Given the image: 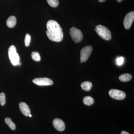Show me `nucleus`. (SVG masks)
<instances>
[{
	"instance_id": "1",
	"label": "nucleus",
	"mask_w": 134,
	"mask_h": 134,
	"mask_svg": "<svg viewBox=\"0 0 134 134\" xmlns=\"http://www.w3.org/2000/svg\"><path fill=\"white\" fill-rule=\"evenodd\" d=\"M96 31L98 34L103 39L110 40L111 39V34L108 28L104 25H99L96 26Z\"/></svg>"
},
{
	"instance_id": "2",
	"label": "nucleus",
	"mask_w": 134,
	"mask_h": 134,
	"mask_svg": "<svg viewBox=\"0 0 134 134\" xmlns=\"http://www.w3.org/2000/svg\"><path fill=\"white\" fill-rule=\"evenodd\" d=\"M8 55L12 65L14 66L18 65L20 60V57L16 52L15 46L12 45L8 49Z\"/></svg>"
},
{
	"instance_id": "3",
	"label": "nucleus",
	"mask_w": 134,
	"mask_h": 134,
	"mask_svg": "<svg viewBox=\"0 0 134 134\" xmlns=\"http://www.w3.org/2000/svg\"><path fill=\"white\" fill-rule=\"evenodd\" d=\"M46 34L50 40L55 42H60L62 41L63 38V33L61 30L53 32L47 31Z\"/></svg>"
},
{
	"instance_id": "4",
	"label": "nucleus",
	"mask_w": 134,
	"mask_h": 134,
	"mask_svg": "<svg viewBox=\"0 0 134 134\" xmlns=\"http://www.w3.org/2000/svg\"><path fill=\"white\" fill-rule=\"evenodd\" d=\"M70 34L72 39L77 43L82 41L83 38L82 31L74 27H72L70 29Z\"/></svg>"
},
{
	"instance_id": "5",
	"label": "nucleus",
	"mask_w": 134,
	"mask_h": 134,
	"mask_svg": "<svg viewBox=\"0 0 134 134\" xmlns=\"http://www.w3.org/2000/svg\"><path fill=\"white\" fill-rule=\"evenodd\" d=\"M92 50V47L91 46H86L82 48L80 52L81 63L85 62L87 60L91 54Z\"/></svg>"
},
{
	"instance_id": "6",
	"label": "nucleus",
	"mask_w": 134,
	"mask_h": 134,
	"mask_svg": "<svg viewBox=\"0 0 134 134\" xmlns=\"http://www.w3.org/2000/svg\"><path fill=\"white\" fill-rule=\"evenodd\" d=\"M109 94L112 98L117 100H122L126 97V94L122 91L116 89H111L109 92Z\"/></svg>"
},
{
	"instance_id": "7",
	"label": "nucleus",
	"mask_w": 134,
	"mask_h": 134,
	"mask_svg": "<svg viewBox=\"0 0 134 134\" xmlns=\"http://www.w3.org/2000/svg\"><path fill=\"white\" fill-rule=\"evenodd\" d=\"M134 19V12L131 11L125 16L123 21V25L125 29L128 30L131 27Z\"/></svg>"
},
{
	"instance_id": "8",
	"label": "nucleus",
	"mask_w": 134,
	"mask_h": 134,
	"mask_svg": "<svg viewBox=\"0 0 134 134\" xmlns=\"http://www.w3.org/2000/svg\"><path fill=\"white\" fill-rule=\"evenodd\" d=\"M33 82L40 86H48L52 85L53 83L52 80L47 77H40L33 79Z\"/></svg>"
},
{
	"instance_id": "9",
	"label": "nucleus",
	"mask_w": 134,
	"mask_h": 134,
	"mask_svg": "<svg viewBox=\"0 0 134 134\" xmlns=\"http://www.w3.org/2000/svg\"><path fill=\"white\" fill-rule=\"evenodd\" d=\"M47 28L48 31L53 32L56 31H62V29L60 25L56 21L53 20H50L47 23Z\"/></svg>"
},
{
	"instance_id": "10",
	"label": "nucleus",
	"mask_w": 134,
	"mask_h": 134,
	"mask_svg": "<svg viewBox=\"0 0 134 134\" xmlns=\"http://www.w3.org/2000/svg\"><path fill=\"white\" fill-rule=\"evenodd\" d=\"M53 125L55 129L60 132H62L65 130V123L62 120L59 119H55L53 121Z\"/></svg>"
},
{
	"instance_id": "11",
	"label": "nucleus",
	"mask_w": 134,
	"mask_h": 134,
	"mask_svg": "<svg viewBox=\"0 0 134 134\" xmlns=\"http://www.w3.org/2000/svg\"><path fill=\"white\" fill-rule=\"evenodd\" d=\"M19 108L22 113L26 116H29L30 114L31 111L29 106L26 103L21 102L19 104Z\"/></svg>"
},
{
	"instance_id": "12",
	"label": "nucleus",
	"mask_w": 134,
	"mask_h": 134,
	"mask_svg": "<svg viewBox=\"0 0 134 134\" xmlns=\"http://www.w3.org/2000/svg\"><path fill=\"white\" fill-rule=\"evenodd\" d=\"M16 24V18L14 16L9 17L7 21V24L9 28L14 27Z\"/></svg>"
},
{
	"instance_id": "13",
	"label": "nucleus",
	"mask_w": 134,
	"mask_h": 134,
	"mask_svg": "<svg viewBox=\"0 0 134 134\" xmlns=\"http://www.w3.org/2000/svg\"><path fill=\"white\" fill-rule=\"evenodd\" d=\"M132 78V76L129 74H123L121 75L119 77L120 81L122 82H127L130 81Z\"/></svg>"
},
{
	"instance_id": "14",
	"label": "nucleus",
	"mask_w": 134,
	"mask_h": 134,
	"mask_svg": "<svg viewBox=\"0 0 134 134\" xmlns=\"http://www.w3.org/2000/svg\"><path fill=\"white\" fill-rule=\"evenodd\" d=\"M81 86L83 90L86 91H90L91 90L92 83L90 82H85L81 84Z\"/></svg>"
},
{
	"instance_id": "15",
	"label": "nucleus",
	"mask_w": 134,
	"mask_h": 134,
	"mask_svg": "<svg viewBox=\"0 0 134 134\" xmlns=\"http://www.w3.org/2000/svg\"><path fill=\"white\" fill-rule=\"evenodd\" d=\"M94 99L91 96H86L83 98V102L85 104L87 105H91L94 103Z\"/></svg>"
},
{
	"instance_id": "16",
	"label": "nucleus",
	"mask_w": 134,
	"mask_h": 134,
	"mask_svg": "<svg viewBox=\"0 0 134 134\" xmlns=\"http://www.w3.org/2000/svg\"><path fill=\"white\" fill-rule=\"evenodd\" d=\"M5 122L9 127L12 130H15L16 129V126L14 122H12L11 119L9 118H7L5 119Z\"/></svg>"
},
{
	"instance_id": "17",
	"label": "nucleus",
	"mask_w": 134,
	"mask_h": 134,
	"mask_svg": "<svg viewBox=\"0 0 134 134\" xmlns=\"http://www.w3.org/2000/svg\"><path fill=\"white\" fill-rule=\"evenodd\" d=\"M31 57L32 59L35 61L39 62L41 60L40 54L37 52H33L31 53Z\"/></svg>"
},
{
	"instance_id": "18",
	"label": "nucleus",
	"mask_w": 134,
	"mask_h": 134,
	"mask_svg": "<svg viewBox=\"0 0 134 134\" xmlns=\"http://www.w3.org/2000/svg\"><path fill=\"white\" fill-rule=\"evenodd\" d=\"M47 1L49 5L52 7H57L59 4L58 0H47Z\"/></svg>"
},
{
	"instance_id": "19",
	"label": "nucleus",
	"mask_w": 134,
	"mask_h": 134,
	"mask_svg": "<svg viewBox=\"0 0 134 134\" xmlns=\"http://www.w3.org/2000/svg\"><path fill=\"white\" fill-rule=\"evenodd\" d=\"M31 41V37L30 35L29 34H27L25 36V46L29 47L30 46Z\"/></svg>"
},
{
	"instance_id": "20",
	"label": "nucleus",
	"mask_w": 134,
	"mask_h": 134,
	"mask_svg": "<svg viewBox=\"0 0 134 134\" xmlns=\"http://www.w3.org/2000/svg\"><path fill=\"white\" fill-rule=\"evenodd\" d=\"M6 103V97L5 93L2 92L0 94V104L1 105H5Z\"/></svg>"
},
{
	"instance_id": "21",
	"label": "nucleus",
	"mask_w": 134,
	"mask_h": 134,
	"mask_svg": "<svg viewBox=\"0 0 134 134\" xmlns=\"http://www.w3.org/2000/svg\"><path fill=\"white\" fill-rule=\"evenodd\" d=\"M124 59L123 57H121L117 58V63L119 66L122 65L124 62Z\"/></svg>"
},
{
	"instance_id": "22",
	"label": "nucleus",
	"mask_w": 134,
	"mask_h": 134,
	"mask_svg": "<svg viewBox=\"0 0 134 134\" xmlns=\"http://www.w3.org/2000/svg\"><path fill=\"white\" fill-rule=\"evenodd\" d=\"M121 134H130L129 133H128L127 132H126V131H123L121 132Z\"/></svg>"
},
{
	"instance_id": "23",
	"label": "nucleus",
	"mask_w": 134,
	"mask_h": 134,
	"mask_svg": "<svg viewBox=\"0 0 134 134\" xmlns=\"http://www.w3.org/2000/svg\"><path fill=\"white\" fill-rule=\"evenodd\" d=\"M106 1V0H98V1L100 2H103Z\"/></svg>"
},
{
	"instance_id": "24",
	"label": "nucleus",
	"mask_w": 134,
	"mask_h": 134,
	"mask_svg": "<svg viewBox=\"0 0 134 134\" xmlns=\"http://www.w3.org/2000/svg\"><path fill=\"white\" fill-rule=\"evenodd\" d=\"M122 0H117V1L118 2H121L122 1Z\"/></svg>"
},
{
	"instance_id": "25",
	"label": "nucleus",
	"mask_w": 134,
	"mask_h": 134,
	"mask_svg": "<svg viewBox=\"0 0 134 134\" xmlns=\"http://www.w3.org/2000/svg\"><path fill=\"white\" fill-rule=\"evenodd\" d=\"M29 116H30V117H32V115L31 114H30V115H29Z\"/></svg>"
},
{
	"instance_id": "26",
	"label": "nucleus",
	"mask_w": 134,
	"mask_h": 134,
	"mask_svg": "<svg viewBox=\"0 0 134 134\" xmlns=\"http://www.w3.org/2000/svg\"><path fill=\"white\" fill-rule=\"evenodd\" d=\"M75 43L76 44V43H77V42H75Z\"/></svg>"
}]
</instances>
